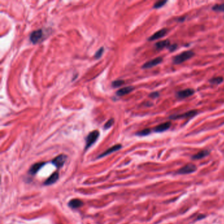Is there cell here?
Segmentation results:
<instances>
[{
    "label": "cell",
    "mask_w": 224,
    "mask_h": 224,
    "mask_svg": "<svg viewBox=\"0 0 224 224\" xmlns=\"http://www.w3.org/2000/svg\"><path fill=\"white\" fill-rule=\"evenodd\" d=\"M195 55V53L191 51H186L181 53L180 54H179L176 56L174 57L173 59V62L174 64H181L182 62H185L187 60L190 59Z\"/></svg>",
    "instance_id": "1"
},
{
    "label": "cell",
    "mask_w": 224,
    "mask_h": 224,
    "mask_svg": "<svg viewBox=\"0 0 224 224\" xmlns=\"http://www.w3.org/2000/svg\"><path fill=\"white\" fill-rule=\"evenodd\" d=\"M99 136V132L97 130H94L89 133L86 138V147H85V150H87L93 143H95Z\"/></svg>",
    "instance_id": "2"
},
{
    "label": "cell",
    "mask_w": 224,
    "mask_h": 224,
    "mask_svg": "<svg viewBox=\"0 0 224 224\" xmlns=\"http://www.w3.org/2000/svg\"><path fill=\"white\" fill-rule=\"evenodd\" d=\"M197 168L196 166L193 164H187L186 165H185L184 166H183L182 168H180L178 170H177V172H176V174H180V175H184V174H189L191 173L195 172Z\"/></svg>",
    "instance_id": "3"
},
{
    "label": "cell",
    "mask_w": 224,
    "mask_h": 224,
    "mask_svg": "<svg viewBox=\"0 0 224 224\" xmlns=\"http://www.w3.org/2000/svg\"><path fill=\"white\" fill-rule=\"evenodd\" d=\"M43 32L42 29H39L35 30L30 34V40L32 43L35 44L43 40Z\"/></svg>",
    "instance_id": "4"
},
{
    "label": "cell",
    "mask_w": 224,
    "mask_h": 224,
    "mask_svg": "<svg viewBox=\"0 0 224 224\" xmlns=\"http://www.w3.org/2000/svg\"><path fill=\"white\" fill-rule=\"evenodd\" d=\"M66 159H67V156L62 154L56 156V157L52 160V164L55 166L57 168H60L63 166Z\"/></svg>",
    "instance_id": "5"
},
{
    "label": "cell",
    "mask_w": 224,
    "mask_h": 224,
    "mask_svg": "<svg viewBox=\"0 0 224 224\" xmlns=\"http://www.w3.org/2000/svg\"><path fill=\"white\" fill-rule=\"evenodd\" d=\"M197 113H198V112H197L195 110H193L188 111V112H187V113H185L183 114H181L172 115V116H170L169 118H170V119H172V120L191 118V117H193V116H195Z\"/></svg>",
    "instance_id": "6"
},
{
    "label": "cell",
    "mask_w": 224,
    "mask_h": 224,
    "mask_svg": "<svg viewBox=\"0 0 224 224\" xmlns=\"http://www.w3.org/2000/svg\"><path fill=\"white\" fill-rule=\"evenodd\" d=\"M162 61H163V59L162 57L155 58V59H152L149 61L145 62V63L142 66V68L145 69H151V68H152V67H154L156 65L160 64L161 62H162Z\"/></svg>",
    "instance_id": "7"
},
{
    "label": "cell",
    "mask_w": 224,
    "mask_h": 224,
    "mask_svg": "<svg viewBox=\"0 0 224 224\" xmlns=\"http://www.w3.org/2000/svg\"><path fill=\"white\" fill-rule=\"evenodd\" d=\"M195 93V91L192 89H186L184 90L178 91L176 94V96L179 99H185L192 95Z\"/></svg>",
    "instance_id": "8"
},
{
    "label": "cell",
    "mask_w": 224,
    "mask_h": 224,
    "mask_svg": "<svg viewBox=\"0 0 224 224\" xmlns=\"http://www.w3.org/2000/svg\"><path fill=\"white\" fill-rule=\"evenodd\" d=\"M59 172L58 171L55 172L47 179L46 181L44 182V185H51L53 184V183H55L58 180H59Z\"/></svg>",
    "instance_id": "9"
},
{
    "label": "cell",
    "mask_w": 224,
    "mask_h": 224,
    "mask_svg": "<svg viewBox=\"0 0 224 224\" xmlns=\"http://www.w3.org/2000/svg\"><path fill=\"white\" fill-rule=\"evenodd\" d=\"M121 148H122V145H120V144H117V145H115L113 147H111L110 148H109V149H108L107 150H106L104 153H103L102 154H101L100 155H99L98 158H102V157H104V156L108 155H110L111 153H114V152L115 151H118L119 149H120Z\"/></svg>",
    "instance_id": "10"
},
{
    "label": "cell",
    "mask_w": 224,
    "mask_h": 224,
    "mask_svg": "<svg viewBox=\"0 0 224 224\" xmlns=\"http://www.w3.org/2000/svg\"><path fill=\"white\" fill-rule=\"evenodd\" d=\"M45 164H46V162H38V163H35V164H33L32 166L30 167L28 173L32 176L35 175V174H36L39 170Z\"/></svg>",
    "instance_id": "11"
},
{
    "label": "cell",
    "mask_w": 224,
    "mask_h": 224,
    "mask_svg": "<svg viewBox=\"0 0 224 224\" xmlns=\"http://www.w3.org/2000/svg\"><path fill=\"white\" fill-rule=\"evenodd\" d=\"M167 33V30L166 29H161L160 30H159L158 32H156V33H155L154 34H153L149 38V41H154V40L160 39L161 38L164 37V35L166 34Z\"/></svg>",
    "instance_id": "12"
},
{
    "label": "cell",
    "mask_w": 224,
    "mask_h": 224,
    "mask_svg": "<svg viewBox=\"0 0 224 224\" xmlns=\"http://www.w3.org/2000/svg\"><path fill=\"white\" fill-rule=\"evenodd\" d=\"M170 126H171V122H166L161 124L159 125V126H156L154 129V131L155 132H157V133L163 132L164 131L168 130V129L170 128Z\"/></svg>",
    "instance_id": "13"
},
{
    "label": "cell",
    "mask_w": 224,
    "mask_h": 224,
    "mask_svg": "<svg viewBox=\"0 0 224 224\" xmlns=\"http://www.w3.org/2000/svg\"><path fill=\"white\" fill-rule=\"evenodd\" d=\"M84 205V203L81 200L78 199H73L69 201V206L71 208L73 209H77L78 208H80L81 207Z\"/></svg>",
    "instance_id": "14"
},
{
    "label": "cell",
    "mask_w": 224,
    "mask_h": 224,
    "mask_svg": "<svg viewBox=\"0 0 224 224\" xmlns=\"http://www.w3.org/2000/svg\"><path fill=\"white\" fill-rule=\"evenodd\" d=\"M134 89V88L133 86H128L125 87L123 88H121L119 90L116 91V95L118 96H123L125 95H127V94L131 93Z\"/></svg>",
    "instance_id": "15"
},
{
    "label": "cell",
    "mask_w": 224,
    "mask_h": 224,
    "mask_svg": "<svg viewBox=\"0 0 224 224\" xmlns=\"http://www.w3.org/2000/svg\"><path fill=\"white\" fill-rule=\"evenodd\" d=\"M209 154H210V151L208 150H203V151L199 152L198 153L192 156L191 159L192 160H200V159H202L206 157V156H207Z\"/></svg>",
    "instance_id": "16"
},
{
    "label": "cell",
    "mask_w": 224,
    "mask_h": 224,
    "mask_svg": "<svg viewBox=\"0 0 224 224\" xmlns=\"http://www.w3.org/2000/svg\"><path fill=\"white\" fill-rule=\"evenodd\" d=\"M170 45V41L169 40L166 39V40H162V41L157 42L155 44V46L156 49H162L165 47H169Z\"/></svg>",
    "instance_id": "17"
},
{
    "label": "cell",
    "mask_w": 224,
    "mask_h": 224,
    "mask_svg": "<svg viewBox=\"0 0 224 224\" xmlns=\"http://www.w3.org/2000/svg\"><path fill=\"white\" fill-rule=\"evenodd\" d=\"M223 81V79L222 77H215L210 80V82L214 85H218V84H221Z\"/></svg>",
    "instance_id": "18"
},
{
    "label": "cell",
    "mask_w": 224,
    "mask_h": 224,
    "mask_svg": "<svg viewBox=\"0 0 224 224\" xmlns=\"http://www.w3.org/2000/svg\"><path fill=\"white\" fill-rule=\"evenodd\" d=\"M212 10L216 12H224V3L216 5L212 7Z\"/></svg>",
    "instance_id": "19"
},
{
    "label": "cell",
    "mask_w": 224,
    "mask_h": 224,
    "mask_svg": "<svg viewBox=\"0 0 224 224\" xmlns=\"http://www.w3.org/2000/svg\"><path fill=\"white\" fill-rule=\"evenodd\" d=\"M151 132V129L149 128H147V129H143V130L137 132L136 134L139 136H146L149 135V134H150Z\"/></svg>",
    "instance_id": "20"
},
{
    "label": "cell",
    "mask_w": 224,
    "mask_h": 224,
    "mask_svg": "<svg viewBox=\"0 0 224 224\" xmlns=\"http://www.w3.org/2000/svg\"><path fill=\"white\" fill-rule=\"evenodd\" d=\"M124 84V81L122 80H115V81L112 82V86L114 88H118L122 86Z\"/></svg>",
    "instance_id": "21"
},
{
    "label": "cell",
    "mask_w": 224,
    "mask_h": 224,
    "mask_svg": "<svg viewBox=\"0 0 224 224\" xmlns=\"http://www.w3.org/2000/svg\"><path fill=\"white\" fill-rule=\"evenodd\" d=\"M114 120L113 119V118H111V119H110V120H109L108 121H107V122H106V124H105V126H104V129H109V128H110L112 126H113V125L114 124Z\"/></svg>",
    "instance_id": "22"
},
{
    "label": "cell",
    "mask_w": 224,
    "mask_h": 224,
    "mask_svg": "<svg viewBox=\"0 0 224 224\" xmlns=\"http://www.w3.org/2000/svg\"><path fill=\"white\" fill-rule=\"evenodd\" d=\"M166 3H167L166 1H159L154 4V8L159 9L160 7H163Z\"/></svg>",
    "instance_id": "23"
},
{
    "label": "cell",
    "mask_w": 224,
    "mask_h": 224,
    "mask_svg": "<svg viewBox=\"0 0 224 224\" xmlns=\"http://www.w3.org/2000/svg\"><path fill=\"white\" fill-rule=\"evenodd\" d=\"M103 51H104V48L103 47H101L99 50L96 52L95 55V58L97 59H99V58L102 56L103 53Z\"/></svg>",
    "instance_id": "24"
},
{
    "label": "cell",
    "mask_w": 224,
    "mask_h": 224,
    "mask_svg": "<svg viewBox=\"0 0 224 224\" xmlns=\"http://www.w3.org/2000/svg\"><path fill=\"white\" fill-rule=\"evenodd\" d=\"M149 97H152V98H156L159 97V93L158 92H153V93H151L150 95H149Z\"/></svg>",
    "instance_id": "25"
},
{
    "label": "cell",
    "mask_w": 224,
    "mask_h": 224,
    "mask_svg": "<svg viewBox=\"0 0 224 224\" xmlns=\"http://www.w3.org/2000/svg\"><path fill=\"white\" fill-rule=\"evenodd\" d=\"M177 48V46H176V45H173V46H170V51H174V49H176Z\"/></svg>",
    "instance_id": "26"
}]
</instances>
